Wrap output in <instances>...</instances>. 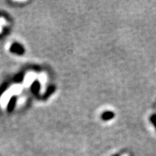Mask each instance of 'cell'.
<instances>
[{
	"label": "cell",
	"instance_id": "obj_2",
	"mask_svg": "<svg viewBox=\"0 0 156 156\" xmlns=\"http://www.w3.org/2000/svg\"><path fill=\"white\" fill-rule=\"evenodd\" d=\"M151 121H152L153 124L156 127V115H153L150 118Z\"/></svg>",
	"mask_w": 156,
	"mask_h": 156
},
{
	"label": "cell",
	"instance_id": "obj_1",
	"mask_svg": "<svg viewBox=\"0 0 156 156\" xmlns=\"http://www.w3.org/2000/svg\"><path fill=\"white\" fill-rule=\"evenodd\" d=\"M114 114L111 111H106V112L103 113V115H102V119L104 120H109L111 119L112 118H114Z\"/></svg>",
	"mask_w": 156,
	"mask_h": 156
}]
</instances>
